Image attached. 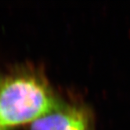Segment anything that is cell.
<instances>
[{"label":"cell","instance_id":"obj_1","mask_svg":"<svg viewBox=\"0 0 130 130\" xmlns=\"http://www.w3.org/2000/svg\"><path fill=\"white\" fill-rule=\"evenodd\" d=\"M60 102L47 82L32 73H19L0 84V125L6 130L49 113Z\"/></svg>","mask_w":130,"mask_h":130},{"label":"cell","instance_id":"obj_2","mask_svg":"<svg viewBox=\"0 0 130 130\" xmlns=\"http://www.w3.org/2000/svg\"><path fill=\"white\" fill-rule=\"evenodd\" d=\"M89 116L84 109L60 103L31 123V130H88Z\"/></svg>","mask_w":130,"mask_h":130},{"label":"cell","instance_id":"obj_3","mask_svg":"<svg viewBox=\"0 0 130 130\" xmlns=\"http://www.w3.org/2000/svg\"><path fill=\"white\" fill-rule=\"evenodd\" d=\"M0 130H6V128H4L3 127H2V126H1V125H0Z\"/></svg>","mask_w":130,"mask_h":130}]
</instances>
